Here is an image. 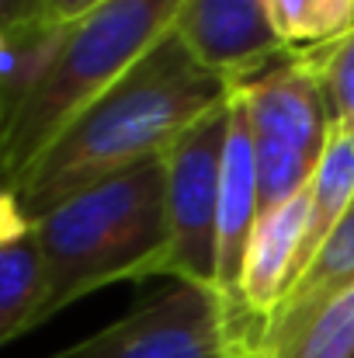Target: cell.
<instances>
[{
	"label": "cell",
	"instance_id": "1",
	"mask_svg": "<svg viewBox=\"0 0 354 358\" xmlns=\"http://www.w3.org/2000/svg\"><path fill=\"white\" fill-rule=\"evenodd\" d=\"M230 98L174 31H167L112 91H105L21 178L17 202L35 223L66 199L125 174Z\"/></svg>",
	"mask_w": 354,
	"mask_h": 358
},
{
	"label": "cell",
	"instance_id": "2",
	"mask_svg": "<svg viewBox=\"0 0 354 358\" xmlns=\"http://www.w3.org/2000/svg\"><path fill=\"white\" fill-rule=\"evenodd\" d=\"M31 230L42 250V299L35 327L105 285L146 282L167 243L163 157L66 199L35 220Z\"/></svg>",
	"mask_w": 354,
	"mask_h": 358
},
{
	"label": "cell",
	"instance_id": "3",
	"mask_svg": "<svg viewBox=\"0 0 354 358\" xmlns=\"http://www.w3.org/2000/svg\"><path fill=\"white\" fill-rule=\"evenodd\" d=\"M184 0H105L66 28L59 52L0 132V188L17 192L35 160L170 31Z\"/></svg>",
	"mask_w": 354,
	"mask_h": 358
},
{
	"label": "cell",
	"instance_id": "4",
	"mask_svg": "<svg viewBox=\"0 0 354 358\" xmlns=\"http://www.w3.org/2000/svg\"><path fill=\"white\" fill-rule=\"evenodd\" d=\"M233 91L250 115L260 213H267L306 192L320 167L334 129L327 91L309 52H288L281 63Z\"/></svg>",
	"mask_w": 354,
	"mask_h": 358
},
{
	"label": "cell",
	"instance_id": "5",
	"mask_svg": "<svg viewBox=\"0 0 354 358\" xmlns=\"http://www.w3.org/2000/svg\"><path fill=\"white\" fill-rule=\"evenodd\" d=\"M49 358H267L264 331L236 320L216 292L174 282L105 331Z\"/></svg>",
	"mask_w": 354,
	"mask_h": 358
},
{
	"label": "cell",
	"instance_id": "6",
	"mask_svg": "<svg viewBox=\"0 0 354 358\" xmlns=\"http://www.w3.org/2000/svg\"><path fill=\"white\" fill-rule=\"evenodd\" d=\"M230 129V98L184 129L167 150V243L149 268V278H174L216 292L219 243V178Z\"/></svg>",
	"mask_w": 354,
	"mask_h": 358
},
{
	"label": "cell",
	"instance_id": "7",
	"mask_svg": "<svg viewBox=\"0 0 354 358\" xmlns=\"http://www.w3.org/2000/svg\"><path fill=\"white\" fill-rule=\"evenodd\" d=\"M170 31L230 91L288 56L260 0H184Z\"/></svg>",
	"mask_w": 354,
	"mask_h": 358
},
{
	"label": "cell",
	"instance_id": "8",
	"mask_svg": "<svg viewBox=\"0 0 354 358\" xmlns=\"http://www.w3.org/2000/svg\"><path fill=\"white\" fill-rule=\"evenodd\" d=\"M260 216V192H257V150L246 105L230 91V129L223 150V178H219V243H216V296L236 320L257 324L239 310V275L253 223ZM260 327V324H257ZM264 331V327H260Z\"/></svg>",
	"mask_w": 354,
	"mask_h": 358
},
{
	"label": "cell",
	"instance_id": "9",
	"mask_svg": "<svg viewBox=\"0 0 354 358\" xmlns=\"http://www.w3.org/2000/svg\"><path fill=\"white\" fill-rule=\"evenodd\" d=\"M309 220V188L257 216L239 275V310L264 331L295 282L299 247Z\"/></svg>",
	"mask_w": 354,
	"mask_h": 358
},
{
	"label": "cell",
	"instance_id": "10",
	"mask_svg": "<svg viewBox=\"0 0 354 358\" xmlns=\"http://www.w3.org/2000/svg\"><path fill=\"white\" fill-rule=\"evenodd\" d=\"M351 282H354V202L351 209L341 216V223L330 230V237L320 243V250L306 264V271L295 278V285L281 299L278 313L271 317V324L264 331V355L271 358V352L281 341H288L323 303H330Z\"/></svg>",
	"mask_w": 354,
	"mask_h": 358
},
{
	"label": "cell",
	"instance_id": "11",
	"mask_svg": "<svg viewBox=\"0 0 354 358\" xmlns=\"http://www.w3.org/2000/svg\"><path fill=\"white\" fill-rule=\"evenodd\" d=\"M42 299V250L35 230L0 250V348L35 331Z\"/></svg>",
	"mask_w": 354,
	"mask_h": 358
},
{
	"label": "cell",
	"instance_id": "12",
	"mask_svg": "<svg viewBox=\"0 0 354 358\" xmlns=\"http://www.w3.org/2000/svg\"><path fill=\"white\" fill-rule=\"evenodd\" d=\"M271 31L288 52L316 49L354 28V0H260Z\"/></svg>",
	"mask_w": 354,
	"mask_h": 358
},
{
	"label": "cell",
	"instance_id": "13",
	"mask_svg": "<svg viewBox=\"0 0 354 358\" xmlns=\"http://www.w3.org/2000/svg\"><path fill=\"white\" fill-rule=\"evenodd\" d=\"M271 358H354V282L323 303Z\"/></svg>",
	"mask_w": 354,
	"mask_h": 358
},
{
	"label": "cell",
	"instance_id": "14",
	"mask_svg": "<svg viewBox=\"0 0 354 358\" xmlns=\"http://www.w3.org/2000/svg\"><path fill=\"white\" fill-rule=\"evenodd\" d=\"M320 70L327 105H330V122L334 125H354V28L348 35L323 42L316 49H302Z\"/></svg>",
	"mask_w": 354,
	"mask_h": 358
},
{
	"label": "cell",
	"instance_id": "15",
	"mask_svg": "<svg viewBox=\"0 0 354 358\" xmlns=\"http://www.w3.org/2000/svg\"><path fill=\"white\" fill-rule=\"evenodd\" d=\"M28 234H31V220L24 216V209L17 202V192L0 188V250L24 240Z\"/></svg>",
	"mask_w": 354,
	"mask_h": 358
},
{
	"label": "cell",
	"instance_id": "16",
	"mask_svg": "<svg viewBox=\"0 0 354 358\" xmlns=\"http://www.w3.org/2000/svg\"><path fill=\"white\" fill-rule=\"evenodd\" d=\"M38 21H42V17H38ZM31 24H35V21H31ZM31 24H21V28H3V24H0V84H7V80L17 73Z\"/></svg>",
	"mask_w": 354,
	"mask_h": 358
},
{
	"label": "cell",
	"instance_id": "17",
	"mask_svg": "<svg viewBox=\"0 0 354 358\" xmlns=\"http://www.w3.org/2000/svg\"><path fill=\"white\" fill-rule=\"evenodd\" d=\"M105 0H42V17L52 24H77L91 10H98Z\"/></svg>",
	"mask_w": 354,
	"mask_h": 358
},
{
	"label": "cell",
	"instance_id": "18",
	"mask_svg": "<svg viewBox=\"0 0 354 358\" xmlns=\"http://www.w3.org/2000/svg\"><path fill=\"white\" fill-rule=\"evenodd\" d=\"M42 17V0H0V24L21 28Z\"/></svg>",
	"mask_w": 354,
	"mask_h": 358
}]
</instances>
